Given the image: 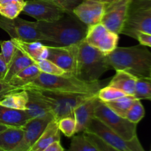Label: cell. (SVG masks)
Instances as JSON below:
<instances>
[{
	"label": "cell",
	"instance_id": "cell-1",
	"mask_svg": "<svg viewBox=\"0 0 151 151\" xmlns=\"http://www.w3.org/2000/svg\"><path fill=\"white\" fill-rule=\"evenodd\" d=\"M40 32L47 38V46H69L83 41L88 27L73 13H66L53 22H37Z\"/></svg>",
	"mask_w": 151,
	"mask_h": 151
},
{
	"label": "cell",
	"instance_id": "cell-2",
	"mask_svg": "<svg viewBox=\"0 0 151 151\" xmlns=\"http://www.w3.org/2000/svg\"><path fill=\"white\" fill-rule=\"evenodd\" d=\"M106 59L116 71L123 70L137 78L151 77V52L142 44L117 47L106 55Z\"/></svg>",
	"mask_w": 151,
	"mask_h": 151
},
{
	"label": "cell",
	"instance_id": "cell-3",
	"mask_svg": "<svg viewBox=\"0 0 151 151\" xmlns=\"http://www.w3.org/2000/svg\"><path fill=\"white\" fill-rule=\"evenodd\" d=\"M101 83L87 82L72 75H52L41 72L40 75L22 89H38L78 94H97Z\"/></svg>",
	"mask_w": 151,
	"mask_h": 151
},
{
	"label": "cell",
	"instance_id": "cell-4",
	"mask_svg": "<svg viewBox=\"0 0 151 151\" xmlns=\"http://www.w3.org/2000/svg\"><path fill=\"white\" fill-rule=\"evenodd\" d=\"M111 66L106 55L85 40L78 43L76 69L74 76L87 82H97L100 77L109 70Z\"/></svg>",
	"mask_w": 151,
	"mask_h": 151
},
{
	"label": "cell",
	"instance_id": "cell-5",
	"mask_svg": "<svg viewBox=\"0 0 151 151\" xmlns=\"http://www.w3.org/2000/svg\"><path fill=\"white\" fill-rule=\"evenodd\" d=\"M44 100L51 108L55 119L58 121L65 116H74L77 107L97 94H78L38 90Z\"/></svg>",
	"mask_w": 151,
	"mask_h": 151
},
{
	"label": "cell",
	"instance_id": "cell-6",
	"mask_svg": "<svg viewBox=\"0 0 151 151\" xmlns=\"http://www.w3.org/2000/svg\"><path fill=\"white\" fill-rule=\"evenodd\" d=\"M139 32L151 34V0H131L121 34L136 39Z\"/></svg>",
	"mask_w": 151,
	"mask_h": 151
},
{
	"label": "cell",
	"instance_id": "cell-7",
	"mask_svg": "<svg viewBox=\"0 0 151 151\" xmlns=\"http://www.w3.org/2000/svg\"><path fill=\"white\" fill-rule=\"evenodd\" d=\"M94 116L124 139L131 140L137 137V124L116 114L100 100L96 106Z\"/></svg>",
	"mask_w": 151,
	"mask_h": 151
},
{
	"label": "cell",
	"instance_id": "cell-8",
	"mask_svg": "<svg viewBox=\"0 0 151 151\" xmlns=\"http://www.w3.org/2000/svg\"><path fill=\"white\" fill-rule=\"evenodd\" d=\"M0 28L7 32L10 38L24 41H40L45 44L47 38L41 33L37 26V22H29L19 16L10 19L0 17Z\"/></svg>",
	"mask_w": 151,
	"mask_h": 151
},
{
	"label": "cell",
	"instance_id": "cell-9",
	"mask_svg": "<svg viewBox=\"0 0 151 151\" xmlns=\"http://www.w3.org/2000/svg\"><path fill=\"white\" fill-rule=\"evenodd\" d=\"M84 132L91 133L97 136L108 145L120 151H145L138 137H134L131 140L124 139L96 117L91 119Z\"/></svg>",
	"mask_w": 151,
	"mask_h": 151
},
{
	"label": "cell",
	"instance_id": "cell-10",
	"mask_svg": "<svg viewBox=\"0 0 151 151\" xmlns=\"http://www.w3.org/2000/svg\"><path fill=\"white\" fill-rule=\"evenodd\" d=\"M22 13L34 18L37 22H53L61 19L67 12L47 0H26Z\"/></svg>",
	"mask_w": 151,
	"mask_h": 151
},
{
	"label": "cell",
	"instance_id": "cell-11",
	"mask_svg": "<svg viewBox=\"0 0 151 151\" xmlns=\"http://www.w3.org/2000/svg\"><path fill=\"white\" fill-rule=\"evenodd\" d=\"M84 40L91 47L107 55L117 47L119 35L100 23L88 27Z\"/></svg>",
	"mask_w": 151,
	"mask_h": 151
},
{
	"label": "cell",
	"instance_id": "cell-12",
	"mask_svg": "<svg viewBox=\"0 0 151 151\" xmlns=\"http://www.w3.org/2000/svg\"><path fill=\"white\" fill-rule=\"evenodd\" d=\"M131 0H114L109 3L101 24L114 33L121 34L128 17Z\"/></svg>",
	"mask_w": 151,
	"mask_h": 151
},
{
	"label": "cell",
	"instance_id": "cell-13",
	"mask_svg": "<svg viewBox=\"0 0 151 151\" xmlns=\"http://www.w3.org/2000/svg\"><path fill=\"white\" fill-rule=\"evenodd\" d=\"M47 59L55 63L69 75H75L78 44L69 46H47Z\"/></svg>",
	"mask_w": 151,
	"mask_h": 151
},
{
	"label": "cell",
	"instance_id": "cell-14",
	"mask_svg": "<svg viewBox=\"0 0 151 151\" xmlns=\"http://www.w3.org/2000/svg\"><path fill=\"white\" fill-rule=\"evenodd\" d=\"M109 3L102 0H82L72 13L88 27L101 23Z\"/></svg>",
	"mask_w": 151,
	"mask_h": 151
},
{
	"label": "cell",
	"instance_id": "cell-15",
	"mask_svg": "<svg viewBox=\"0 0 151 151\" xmlns=\"http://www.w3.org/2000/svg\"><path fill=\"white\" fill-rule=\"evenodd\" d=\"M55 119L53 115L30 119L22 127L24 135L22 141L13 151H28L41 137L48 124Z\"/></svg>",
	"mask_w": 151,
	"mask_h": 151
},
{
	"label": "cell",
	"instance_id": "cell-16",
	"mask_svg": "<svg viewBox=\"0 0 151 151\" xmlns=\"http://www.w3.org/2000/svg\"><path fill=\"white\" fill-rule=\"evenodd\" d=\"M98 100L97 94H95L75 109L74 117L77 123L76 134L83 133L88 128L91 119L95 117L94 112Z\"/></svg>",
	"mask_w": 151,
	"mask_h": 151
},
{
	"label": "cell",
	"instance_id": "cell-17",
	"mask_svg": "<svg viewBox=\"0 0 151 151\" xmlns=\"http://www.w3.org/2000/svg\"><path fill=\"white\" fill-rule=\"evenodd\" d=\"M28 93V101L25 112L29 119L52 115L51 108L35 89H25Z\"/></svg>",
	"mask_w": 151,
	"mask_h": 151
},
{
	"label": "cell",
	"instance_id": "cell-18",
	"mask_svg": "<svg viewBox=\"0 0 151 151\" xmlns=\"http://www.w3.org/2000/svg\"><path fill=\"white\" fill-rule=\"evenodd\" d=\"M11 40L18 49H19L28 57L30 58L32 60L35 61V63L47 58L48 55L47 46L40 41L29 42V41H24L19 39H13V38H11Z\"/></svg>",
	"mask_w": 151,
	"mask_h": 151
},
{
	"label": "cell",
	"instance_id": "cell-19",
	"mask_svg": "<svg viewBox=\"0 0 151 151\" xmlns=\"http://www.w3.org/2000/svg\"><path fill=\"white\" fill-rule=\"evenodd\" d=\"M60 140V131L58 122L55 119H53L48 124L41 137L28 151H43L52 142Z\"/></svg>",
	"mask_w": 151,
	"mask_h": 151
},
{
	"label": "cell",
	"instance_id": "cell-20",
	"mask_svg": "<svg viewBox=\"0 0 151 151\" xmlns=\"http://www.w3.org/2000/svg\"><path fill=\"white\" fill-rule=\"evenodd\" d=\"M29 120L25 111L10 109L0 105V124L22 128Z\"/></svg>",
	"mask_w": 151,
	"mask_h": 151
},
{
	"label": "cell",
	"instance_id": "cell-21",
	"mask_svg": "<svg viewBox=\"0 0 151 151\" xmlns=\"http://www.w3.org/2000/svg\"><path fill=\"white\" fill-rule=\"evenodd\" d=\"M137 79L125 71L116 70L114 76L109 81V86L121 90L127 95L134 96Z\"/></svg>",
	"mask_w": 151,
	"mask_h": 151
},
{
	"label": "cell",
	"instance_id": "cell-22",
	"mask_svg": "<svg viewBox=\"0 0 151 151\" xmlns=\"http://www.w3.org/2000/svg\"><path fill=\"white\" fill-rule=\"evenodd\" d=\"M34 63H35L34 60H32L30 58L26 55L24 53L22 52L19 49L16 47V52H15L11 61L7 65V73H6L3 81L8 83L14 75H16V74L19 73V72L23 70L27 66L34 64Z\"/></svg>",
	"mask_w": 151,
	"mask_h": 151
},
{
	"label": "cell",
	"instance_id": "cell-23",
	"mask_svg": "<svg viewBox=\"0 0 151 151\" xmlns=\"http://www.w3.org/2000/svg\"><path fill=\"white\" fill-rule=\"evenodd\" d=\"M24 130L17 127H8L0 134V148L13 151L22 141Z\"/></svg>",
	"mask_w": 151,
	"mask_h": 151
},
{
	"label": "cell",
	"instance_id": "cell-24",
	"mask_svg": "<svg viewBox=\"0 0 151 151\" xmlns=\"http://www.w3.org/2000/svg\"><path fill=\"white\" fill-rule=\"evenodd\" d=\"M28 93L25 89H17L5 94L0 100V105L18 110H26Z\"/></svg>",
	"mask_w": 151,
	"mask_h": 151
},
{
	"label": "cell",
	"instance_id": "cell-25",
	"mask_svg": "<svg viewBox=\"0 0 151 151\" xmlns=\"http://www.w3.org/2000/svg\"><path fill=\"white\" fill-rule=\"evenodd\" d=\"M36 63L27 66L13 77L9 81L10 85L22 89L27 85L32 83L41 73Z\"/></svg>",
	"mask_w": 151,
	"mask_h": 151
},
{
	"label": "cell",
	"instance_id": "cell-26",
	"mask_svg": "<svg viewBox=\"0 0 151 151\" xmlns=\"http://www.w3.org/2000/svg\"><path fill=\"white\" fill-rule=\"evenodd\" d=\"M136 98L133 95H125L113 101L105 103L114 112L122 117L125 118L127 112L135 101Z\"/></svg>",
	"mask_w": 151,
	"mask_h": 151
},
{
	"label": "cell",
	"instance_id": "cell-27",
	"mask_svg": "<svg viewBox=\"0 0 151 151\" xmlns=\"http://www.w3.org/2000/svg\"><path fill=\"white\" fill-rule=\"evenodd\" d=\"M134 96L137 100H151V77L137 78Z\"/></svg>",
	"mask_w": 151,
	"mask_h": 151
},
{
	"label": "cell",
	"instance_id": "cell-28",
	"mask_svg": "<svg viewBox=\"0 0 151 151\" xmlns=\"http://www.w3.org/2000/svg\"><path fill=\"white\" fill-rule=\"evenodd\" d=\"M25 1H11L0 4V15L10 19L18 17L23 10Z\"/></svg>",
	"mask_w": 151,
	"mask_h": 151
},
{
	"label": "cell",
	"instance_id": "cell-29",
	"mask_svg": "<svg viewBox=\"0 0 151 151\" xmlns=\"http://www.w3.org/2000/svg\"><path fill=\"white\" fill-rule=\"evenodd\" d=\"M66 151V150H65ZM66 151H99L85 137L83 133L73 136L70 145Z\"/></svg>",
	"mask_w": 151,
	"mask_h": 151
},
{
	"label": "cell",
	"instance_id": "cell-30",
	"mask_svg": "<svg viewBox=\"0 0 151 151\" xmlns=\"http://www.w3.org/2000/svg\"><path fill=\"white\" fill-rule=\"evenodd\" d=\"M127 94H125L122 91L109 85L100 88L97 94V97H98L99 100H101L103 103L113 101Z\"/></svg>",
	"mask_w": 151,
	"mask_h": 151
},
{
	"label": "cell",
	"instance_id": "cell-31",
	"mask_svg": "<svg viewBox=\"0 0 151 151\" xmlns=\"http://www.w3.org/2000/svg\"><path fill=\"white\" fill-rule=\"evenodd\" d=\"M57 122L60 131L66 137H72L76 134L77 123L74 116H65Z\"/></svg>",
	"mask_w": 151,
	"mask_h": 151
},
{
	"label": "cell",
	"instance_id": "cell-32",
	"mask_svg": "<svg viewBox=\"0 0 151 151\" xmlns=\"http://www.w3.org/2000/svg\"><path fill=\"white\" fill-rule=\"evenodd\" d=\"M36 65L41 72L52 75H68L63 69L58 66L55 63L48 59H42L36 62Z\"/></svg>",
	"mask_w": 151,
	"mask_h": 151
},
{
	"label": "cell",
	"instance_id": "cell-33",
	"mask_svg": "<svg viewBox=\"0 0 151 151\" xmlns=\"http://www.w3.org/2000/svg\"><path fill=\"white\" fill-rule=\"evenodd\" d=\"M145 109L139 100L136 99L125 115V118L134 123L138 124L145 116Z\"/></svg>",
	"mask_w": 151,
	"mask_h": 151
},
{
	"label": "cell",
	"instance_id": "cell-34",
	"mask_svg": "<svg viewBox=\"0 0 151 151\" xmlns=\"http://www.w3.org/2000/svg\"><path fill=\"white\" fill-rule=\"evenodd\" d=\"M0 46H1V56L7 65H8L16 52V47L13 44L11 39L8 40V41H0Z\"/></svg>",
	"mask_w": 151,
	"mask_h": 151
},
{
	"label": "cell",
	"instance_id": "cell-35",
	"mask_svg": "<svg viewBox=\"0 0 151 151\" xmlns=\"http://www.w3.org/2000/svg\"><path fill=\"white\" fill-rule=\"evenodd\" d=\"M83 134L85 137H86L87 139L91 144L94 145L96 147V148L99 151H120L113 147L112 146L108 145L107 143L105 142L104 141H103L101 139L99 138L97 136L94 135V134L87 132H83Z\"/></svg>",
	"mask_w": 151,
	"mask_h": 151
},
{
	"label": "cell",
	"instance_id": "cell-36",
	"mask_svg": "<svg viewBox=\"0 0 151 151\" xmlns=\"http://www.w3.org/2000/svg\"><path fill=\"white\" fill-rule=\"evenodd\" d=\"M55 3L63 9L67 13H72L73 9L81 2L82 0H47Z\"/></svg>",
	"mask_w": 151,
	"mask_h": 151
},
{
	"label": "cell",
	"instance_id": "cell-37",
	"mask_svg": "<svg viewBox=\"0 0 151 151\" xmlns=\"http://www.w3.org/2000/svg\"><path fill=\"white\" fill-rule=\"evenodd\" d=\"M20 89L16 86L10 85L9 83L5 82L3 80L0 79V100L4 97L5 94H8L10 91H13L14 90Z\"/></svg>",
	"mask_w": 151,
	"mask_h": 151
},
{
	"label": "cell",
	"instance_id": "cell-38",
	"mask_svg": "<svg viewBox=\"0 0 151 151\" xmlns=\"http://www.w3.org/2000/svg\"><path fill=\"white\" fill-rule=\"evenodd\" d=\"M136 39L138 40L140 44L151 47V34L139 32L137 35Z\"/></svg>",
	"mask_w": 151,
	"mask_h": 151
},
{
	"label": "cell",
	"instance_id": "cell-39",
	"mask_svg": "<svg viewBox=\"0 0 151 151\" xmlns=\"http://www.w3.org/2000/svg\"><path fill=\"white\" fill-rule=\"evenodd\" d=\"M43 151H65V150L60 144V141H55L52 142Z\"/></svg>",
	"mask_w": 151,
	"mask_h": 151
},
{
	"label": "cell",
	"instance_id": "cell-40",
	"mask_svg": "<svg viewBox=\"0 0 151 151\" xmlns=\"http://www.w3.org/2000/svg\"><path fill=\"white\" fill-rule=\"evenodd\" d=\"M7 71V65L0 53V79L4 80Z\"/></svg>",
	"mask_w": 151,
	"mask_h": 151
},
{
	"label": "cell",
	"instance_id": "cell-41",
	"mask_svg": "<svg viewBox=\"0 0 151 151\" xmlns=\"http://www.w3.org/2000/svg\"><path fill=\"white\" fill-rule=\"evenodd\" d=\"M26 1V0H0V4L11 2V1Z\"/></svg>",
	"mask_w": 151,
	"mask_h": 151
},
{
	"label": "cell",
	"instance_id": "cell-42",
	"mask_svg": "<svg viewBox=\"0 0 151 151\" xmlns=\"http://www.w3.org/2000/svg\"><path fill=\"white\" fill-rule=\"evenodd\" d=\"M7 128H8V126H7V125H1V124H0V134H1L2 131H4V130L7 129Z\"/></svg>",
	"mask_w": 151,
	"mask_h": 151
},
{
	"label": "cell",
	"instance_id": "cell-43",
	"mask_svg": "<svg viewBox=\"0 0 151 151\" xmlns=\"http://www.w3.org/2000/svg\"><path fill=\"white\" fill-rule=\"evenodd\" d=\"M102 1H106V2L110 3V2H111V1H114V0H102Z\"/></svg>",
	"mask_w": 151,
	"mask_h": 151
},
{
	"label": "cell",
	"instance_id": "cell-44",
	"mask_svg": "<svg viewBox=\"0 0 151 151\" xmlns=\"http://www.w3.org/2000/svg\"><path fill=\"white\" fill-rule=\"evenodd\" d=\"M0 151H5V150H2V149L0 148Z\"/></svg>",
	"mask_w": 151,
	"mask_h": 151
}]
</instances>
